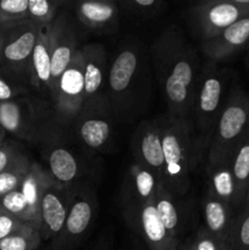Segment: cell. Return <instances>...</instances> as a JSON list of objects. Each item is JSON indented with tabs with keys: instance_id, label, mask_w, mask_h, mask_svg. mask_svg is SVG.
<instances>
[{
	"instance_id": "obj_1",
	"label": "cell",
	"mask_w": 249,
	"mask_h": 250,
	"mask_svg": "<svg viewBox=\"0 0 249 250\" xmlns=\"http://www.w3.org/2000/svg\"><path fill=\"white\" fill-rule=\"evenodd\" d=\"M151 62L168 114L190 120L202 65L177 26H168L151 45Z\"/></svg>"
},
{
	"instance_id": "obj_2",
	"label": "cell",
	"mask_w": 249,
	"mask_h": 250,
	"mask_svg": "<svg viewBox=\"0 0 249 250\" xmlns=\"http://www.w3.org/2000/svg\"><path fill=\"white\" fill-rule=\"evenodd\" d=\"M149 55L139 43H122L109 66L106 99L114 119L132 122L146 111L153 92Z\"/></svg>"
},
{
	"instance_id": "obj_3",
	"label": "cell",
	"mask_w": 249,
	"mask_h": 250,
	"mask_svg": "<svg viewBox=\"0 0 249 250\" xmlns=\"http://www.w3.org/2000/svg\"><path fill=\"white\" fill-rule=\"evenodd\" d=\"M159 120L165 160L164 187L173 197H182L190 188V177L198 164L202 146L195 137L190 120L180 119L168 112Z\"/></svg>"
},
{
	"instance_id": "obj_4",
	"label": "cell",
	"mask_w": 249,
	"mask_h": 250,
	"mask_svg": "<svg viewBox=\"0 0 249 250\" xmlns=\"http://www.w3.org/2000/svg\"><path fill=\"white\" fill-rule=\"evenodd\" d=\"M0 127L6 134L42 144L60 129L53 107L31 94L0 104Z\"/></svg>"
},
{
	"instance_id": "obj_5",
	"label": "cell",
	"mask_w": 249,
	"mask_h": 250,
	"mask_svg": "<svg viewBox=\"0 0 249 250\" xmlns=\"http://www.w3.org/2000/svg\"><path fill=\"white\" fill-rule=\"evenodd\" d=\"M249 138V97L239 88L229 90L208 146V167L231 163Z\"/></svg>"
},
{
	"instance_id": "obj_6",
	"label": "cell",
	"mask_w": 249,
	"mask_h": 250,
	"mask_svg": "<svg viewBox=\"0 0 249 250\" xmlns=\"http://www.w3.org/2000/svg\"><path fill=\"white\" fill-rule=\"evenodd\" d=\"M226 87L227 77L216 63L208 61L202 66L190 117L208 139V146L226 102Z\"/></svg>"
},
{
	"instance_id": "obj_7",
	"label": "cell",
	"mask_w": 249,
	"mask_h": 250,
	"mask_svg": "<svg viewBox=\"0 0 249 250\" xmlns=\"http://www.w3.org/2000/svg\"><path fill=\"white\" fill-rule=\"evenodd\" d=\"M98 214V200L90 186L71 190L65 226L60 236L51 242V250H76L92 229Z\"/></svg>"
},
{
	"instance_id": "obj_8",
	"label": "cell",
	"mask_w": 249,
	"mask_h": 250,
	"mask_svg": "<svg viewBox=\"0 0 249 250\" xmlns=\"http://www.w3.org/2000/svg\"><path fill=\"white\" fill-rule=\"evenodd\" d=\"M249 15V0H208L188 10L192 31L202 41L212 38Z\"/></svg>"
},
{
	"instance_id": "obj_9",
	"label": "cell",
	"mask_w": 249,
	"mask_h": 250,
	"mask_svg": "<svg viewBox=\"0 0 249 250\" xmlns=\"http://www.w3.org/2000/svg\"><path fill=\"white\" fill-rule=\"evenodd\" d=\"M122 212L127 224L143 239L149 250H176L180 241L173 238L161 222L153 200L122 199Z\"/></svg>"
},
{
	"instance_id": "obj_10",
	"label": "cell",
	"mask_w": 249,
	"mask_h": 250,
	"mask_svg": "<svg viewBox=\"0 0 249 250\" xmlns=\"http://www.w3.org/2000/svg\"><path fill=\"white\" fill-rule=\"evenodd\" d=\"M84 100V70L81 48L58 82L53 98V110L59 125L71 128L80 115Z\"/></svg>"
},
{
	"instance_id": "obj_11",
	"label": "cell",
	"mask_w": 249,
	"mask_h": 250,
	"mask_svg": "<svg viewBox=\"0 0 249 250\" xmlns=\"http://www.w3.org/2000/svg\"><path fill=\"white\" fill-rule=\"evenodd\" d=\"M39 28L29 23L6 29L0 53V67L26 83L29 87L32 56L38 38ZM31 88V87H29Z\"/></svg>"
},
{
	"instance_id": "obj_12",
	"label": "cell",
	"mask_w": 249,
	"mask_h": 250,
	"mask_svg": "<svg viewBox=\"0 0 249 250\" xmlns=\"http://www.w3.org/2000/svg\"><path fill=\"white\" fill-rule=\"evenodd\" d=\"M44 29L48 38L51 59L50 99L53 100L59 80L75 58L80 46L75 22L68 12L63 11L56 15L55 19Z\"/></svg>"
},
{
	"instance_id": "obj_13",
	"label": "cell",
	"mask_w": 249,
	"mask_h": 250,
	"mask_svg": "<svg viewBox=\"0 0 249 250\" xmlns=\"http://www.w3.org/2000/svg\"><path fill=\"white\" fill-rule=\"evenodd\" d=\"M81 53L84 70V100L81 111L107 107L106 83L109 66L104 45L89 43L81 46Z\"/></svg>"
},
{
	"instance_id": "obj_14",
	"label": "cell",
	"mask_w": 249,
	"mask_h": 250,
	"mask_svg": "<svg viewBox=\"0 0 249 250\" xmlns=\"http://www.w3.org/2000/svg\"><path fill=\"white\" fill-rule=\"evenodd\" d=\"M134 163L150 171L161 185L165 182V160L163 136L159 119L144 120L137 127L132 138Z\"/></svg>"
},
{
	"instance_id": "obj_15",
	"label": "cell",
	"mask_w": 249,
	"mask_h": 250,
	"mask_svg": "<svg viewBox=\"0 0 249 250\" xmlns=\"http://www.w3.org/2000/svg\"><path fill=\"white\" fill-rule=\"evenodd\" d=\"M42 146L49 175L60 187L70 189L71 186L81 177L82 166L70 146L63 143L62 129L49 137Z\"/></svg>"
},
{
	"instance_id": "obj_16",
	"label": "cell",
	"mask_w": 249,
	"mask_h": 250,
	"mask_svg": "<svg viewBox=\"0 0 249 250\" xmlns=\"http://www.w3.org/2000/svg\"><path fill=\"white\" fill-rule=\"evenodd\" d=\"M71 200V189L53 182L44 192L39 208V233L43 241L58 238L65 226Z\"/></svg>"
},
{
	"instance_id": "obj_17",
	"label": "cell",
	"mask_w": 249,
	"mask_h": 250,
	"mask_svg": "<svg viewBox=\"0 0 249 250\" xmlns=\"http://www.w3.org/2000/svg\"><path fill=\"white\" fill-rule=\"evenodd\" d=\"M114 120L109 106L85 110L80 112L71 129L84 148L102 151L111 141Z\"/></svg>"
},
{
	"instance_id": "obj_18",
	"label": "cell",
	"mask_w": 249,
	"mask_h": 250,
	"mask_svg": "<svg viewBox=\"0 0 249 250\" xmlns=\"http://www.w3.org/2000/svg\"><path fill=\"white\" fill-rule=\"evenodd\" d=\"M249 45V15L242 17L225 31L202 42V51L209 61L217 62Z\"/></svg>"
},
{
	"instance_id": "obj_19",
	"label": "cell",
	"mask_w": 249,
	"mask_h": 250,
	"mask_svg": "<svg viewBox=\"0 0 249 250\" xmlns=\"http://www.w3.org/2000/svg\"><path fill=\"white\" fill-rule=\"evenodd\" d=\"M76 17L83 26L94 32L116 31L119 27V4L109 0H85L72 4Z\"/></svg>"
},
{
	"instance_id": "obj_20",
	"label": "cell",
	"mask_w": 249,
	"mask_h": 250,
	"mask_svg": "<svg viewBox=\"0 0 249 250\" xmlns=\"http://www.w3.org/2000/svg\"><path fill=\"white\" fill-rule=\"evenodd\" d=\"M53 182L55 181L49 175L48 170H45L41 164L32 163L31 168L20 187V190L28 205L31 225L37 229H39V208H41L42 197L46 188Z\"/></svg>"
},
{
	"instance_id": "obj_21",
	"label": "cell",
	"mask_w": 249,
	"mask_h": 250,
	"mask_svg": "<svg viewBox=\"0 0 249 250\" xmlns=\"http://www.w3.org/2000/svg\"><path fill=\"white\" fill-rule=\"evenodd\" d=\"M29 87L43 94L51 93V59L45 29L39 28L38 38L32 56V73Z\"/></svg>"
},
{
	"instance_id": "obj_22",
	"label": "cell",
	"mask_w": 249,
	"mask_h": 250,
	"mask_svg": "<svg viewBox=\"0 0 249 250\" xmlns=\"http://www.w3.org/2000/svg\"><path fill=\"white\" fill-rule=\"evenodd\" d=\"M203 214H204L203 215L205 224L204 229L225 243V238L234 216L233 209L214 194L208 192L203 205Z\"/></svg>"
},
{
	"instance_id": "obj_23",
	"label": "cell",
	"mask_w": 249,
	"mask_h": 250,
	"mask_svg": "<svg viewBox=\"0 0 249 250\" xmlns=\"http://www.w3.org/2000/svg\"><path fill=\"white\" fill-rule=\"evenodd\" d=\"M159 181L150 171L141 167L138 164L133 163L129 167L128 175L124 181L122 199L148 202L155 198L156 188Z\"/></svg>"
},
{
	"instance_id": "obj_24",
	"label": "cell",
	"mask_w": 249,
	"mask_h": 250,
	"mask_svg": "<svg viewBox=\"0 0 249 250\" xmlns=\"http://www.w3.org/2000/svg\"><path fill=\"white\" fill-rule=\"evenodd\" d=\"M231 163L208 167V176H209L208 192L228 204L234 210L236 209V187H234Z\"/></svg>"
},
{
	"instance_id": "obj_25",
	"label": "cell",
	"mask_w": 249,
	"mask_h": 250,
	"mask_svg": "<svg viewBox=\"0 0 249 250\" xmlns=\"http://www.w3.org/2000/svg\"><path fill=\"white\" fill-rule=\"evenodd\" d=\"M234 187H236V209L246 204L249 189V138L234 154L231 163Z\"/></svg>"
},
{
	"instance_id": "obj_26",
	"label": "cell",
	"mask_w": 249,
	"mask_h": 250,
	"mask_svg": "<svg viewBox=\"0 0 249 250\" xmlns=\"http://www.w3.org/2000/svg\"><path fill=\"white\" fill-rule=\"evenodd\" d=\"M154 203H155V208L159 217H160L165 229H167V232L173 238L178 239L181 225L180 214H178L175 197L161 183H159L158 188H156Z\"/></svg>"
},
{
	"instance_id": "obj_27",
	"label": "cell",
	"mask_w": 249,
	"mask_h": 250,
	"mask_svg": "<svg viewBox=\"0 0 249 250\" xmlns=\"http://www.w3.org/2000/svg\"><path fill=\"white\" fill-rule=\"evenodd\" d=\"M225 249L249 250V204L233 216L225 238Z\"/></svg>"
},
{
	"instance_id": "obj_28",
	"label": "cell",
	"mask_w": 249,
	"mask_h": 250,
	"mask_svg": "<svg viewBox=\"0 0 249 250\" xmlns=\"http://www.w3.org/2000/svg\"><path fill=\"white\" fill-rule=\"evenodd\" d=\"M32 163L33 161H31L29 156L22 153L6 170L0 173V198L6 195L7 193L20 189L31 168Z\"/></svg>"
},
{
	"instance_id": "obj_29",
	"label": "cell",
	"mask_w": 249,
	"mask_h": 250,
	"mask_svg": "<svg viewBox=\"0 0 249 250\" xmlns=\"http://www.w3.org/2000/svg\"><path fill=\"white\" fill-rule=\"evenodd\" d=\"M42 241L38 229L24 224L14 233L0 241V250H37L41 247Z\"/></svg>"
},
{
	"instance_id": "obj_30",
	"label": "cell",
	"mask_w": 249,
	"mask_h": 250,
	"mask_svg": "<svg viewBox=\"0 0 249 250\" xmlns=\"http://www.w3.org/2000/svg\"><path fill=\"white\" fill-rule=\"evenodd\" d=\"M62 4V1L54 0H28L27 23L38 28H45L55 19L59 6Z\"/></svg>"
},
{
	"instance_id": "obj_31",
	"label": "cell",
	"mask_w": 249,
	"mask_h": 250,
	"mask_svg": "<svg viewBox=\"0 0 249 250\" xmlns=\"http://www.w3.org/2000/svg\"><path fill=\"white\" fill-rule=\"evenodd\" d=\"M28 0H0V29H10L27 22Z\"/></svg>"
},
{
	"instance_id": "obj_32",
	"label": "cell",
	"mask_w": 249,
	"mask_h": 250,
	"mask_svg": "<svg viewBox=\"0 0 249 250\" xmlns=\"http://www.w3.org/2000/svg\"><path fill=\"white\" fill-rule=\"evenodd\" d=\"M119 6L131 16L149 20L163 12L165 2L161 0H124L119 2Z\"/></svg>"
},
{
	"instance_id": "obj_33",
	"label": "cell",
	"mask_w": 249,
	"mask_h": 250,
	"mask_svg": "<svg viewBox=\"0 0 249 250\" xmlns=\"http://www.w3.org/2000/svg\"><path fill=\"white\" fill-rule=\"evenodd\" d=\"M29 94V87L0 67V104Z\"/></svg>"
},
{
	"instance_id": "obj_34",
	"label": "cell",
	"mask_w": 249,
	"mask_h": 250,
	"mask_svg": "<svg viewBox=\"0 0 249 250\" xmlns=\"http://www.w3.org/2000/svg\"><path fill=\"white\" fill-rule=\"evenodd\" d=\"M0 207L7 211L9 214L14 215L19 220L27 225H31V215H29L28 205L21 190L16 189L14 192L7 193L2 198H0ZM32 226V225H31Z\"/></svg>"
},
{
	"instance_id": "obj_35",
	"label": "cell",
	"mask_w": 249,
	"mask_h": 250,
	"mask_svg": "<svg viewBox=\"0 0 249 250\" xmlns=\"http://www.w3.org/2000/svg\"><path fill=\"white\" fill-rule=\"evenodd\" d=\"M190 247L192 250H226L224 242L212 236L205 229L197 232L194 239L190 242Z\"/></svg>"
},
{
	"instance_id": "obj_36",
	"label": "cell",
	"mask_w": 249,
	"mask_h": 250,
	"mask_svg": "<svg viewBox=\"0 0 249 250\" xmlns=\"http://www.w3.org/2000/svg\"><path fill=\"white\" fill-rule=\"evenodd\" d=\"M23 153L21 146L14 141L5 139L0 144V173L6 170L12 163L17 159L20 154Z\"/></svg>"
},
{
	"instance_id": "obj_37",
	"label": "cell",
	"mask_w": 249,
	"mask_h": 250,
	"mask_svg": "<svg viewBox=\"0 0 249 250\" xmlns=\"http://www.w3.org/2000/svg\"><path fill=\"white\" fill-rule=\"evenodd\" d=\"M24 225V222H22L21 220H19L17 217H15L14 215L9 214L7 211H5L1 207H0V241L5 237L10 236L11 233H14L15 231L22 227Z\"/></svg>"
},
{
	"instance_id": "obj_38",
	"label": "cell",
	"mask_w": 249,
	"mask_h": 250,
	"mask_svg": "<svg viewBox=\"0 0 249 250\" xmlns=\"http://www.w3.org/2000/svg\"><path fill=\"white\" fill-rule=\"evenodd\" d=\"M176 250H192L190 247V242H180Z\"/></svg>"
},
{
	"instance_id": "obj_39",
	"label": "cell",
	"mask_w": 249,
	"mask_h": 250,
	"mask_svg": "<svg viewBox=\"0 0 249 250\" xmlns=\"http://www.w3.org/2000/svg\"><path fill=\"white\" fill-rule=\"evenodd\" d=\"M5 33H6V29H0V53H1L2 44H4L5 39Z\"/></svg>"
},
{
	"instance_id": "obj_40",
	"label": "cell",
	"mask_w": 249,
	"mask_h": 250,
	"mask_svg": "<svg viewBox=\"0 0 249 250\" xmlns=\"http://www.w3.org/2000/svg\"><path fill=\"white\" fill-rule=\"evenodd\" d=\"M5 139H6V132L0 127V144H1Z\"/></svg>"
},
{
	"instance_id": "obj_41",
	"label": "cell",
	"mask_w": 249,
	"mask_h": 250,
	"mask_svg": "<svg viewBox=\"0 0 249 250\" xmlns=\"http://www.w3.org/2000/svg\"><path fill=\"white\" fill-rule=\"evenodd\" d=\"M246 204H249V189H248V193H247V199H246ZM244 204V205H246Z\"/></svg>"
},
{
	"instance_id": "obj_42",
	"label": "cell",
	"mask_w": 249,
	"mask_h": 250,
	"mask_svg": "<svg viewBox=\"0 0 249 250\" xmlns=\"http://www.w3.org/2000/svg\"><path fill=\"white\" fill-rule=\"evenodd\" d=\"M246 50H247V53H249V45L247 46V49H246Z\"/></svg>"
},
{
	"instance_id": "obj_43",
	"label": "cell",
	"mask_w": 249,
	"mask_h": 250,
	"mask_svg": "<svg viewBox=\"0 0 249 250\" xmlns=\"http://www.w3.org/2000/svg\"><path fill=\"white\" fill-rule=\"evenodd\" d=\"M247 59H248V62H249V53H248V58H247Z\"/></svg>"
}]
</instances>
